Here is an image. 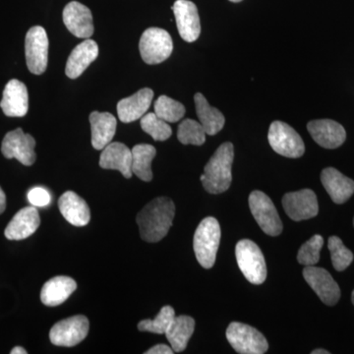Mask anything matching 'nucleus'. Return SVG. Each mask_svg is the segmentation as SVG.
Masks as SVG:
<instances>
[{
  "mask_svg": "<svg viewBox=\"0 0 354 354\" xmlns=\"http://www.w3.org/2000/svg\"><path fill=\"white\" fill-rule=\"evenodd\" d=\"M176 215V206L169 198L158 197L147 204L137 216L140 236L155 243L169 234Z\"/></svg>",
  "mask_w": 354,
  "mask_h": 354,
  "instance_id": "1",
  "label": "nucleus"
},
{
  "mask_svg": "<svg viewBox=\"0 0 354 354\" xmlns=\"http://www.w3.org/2000/svg\"><path fill=\"white\" fill-rule=\"evenodd\" d=\"M234 148L230 142L223 143L205 165L201 181L205 189L211 194L225 192L232 184V167L234 162Z\"/></svg>",
  "mask_w": 354,
  "mask_h": 354,
  "instance_id": "2",
  "label": "nucleus"
},
{
  "mask_svg": "<svg viewBox=\"0 0 354 354\" xmlns=\"http://www.w3.org/2000/svg\"><path fill=\"white\" fill-rule=\"evenodd\" d=\"M221 236L220 223L213 216L204 218L195 232L193 241L195 255L205 269H211L215 265Z\"/></svg>",
  "mask_w": 354,
  "mask_h": 354,
  "instance_id": "3",
  "label": "nucleus"
},
{
  "mask_svg": "<svg viewBox=\"0 0 354 354\" xmlns=\"http://www.w3.org/2000/svg\"><path fill=\"white\" fill-rule=\"evenodd\" d=\"M239 269L253 285H261L267 278V266L259 246L249 239H242L235 247Z\"/></svg>",
  "mask_w": 354,
  "mask_h": 354,
  "instance_id": "4",
  "label": "nucleus"
},
{
  "mask_svg": "<svg viewBox=\"0 0 354 354\" xmlns=\"http://www.w3.org/2000/svg\"><path fill=\"white\" fill-rule=\"evenodd\" d=\"M140 55L147 64H158L171 57L174 43L171 35L160 28H149L139 43Z\"/></svg>",
  "mask_w": 354,
  "mask_h": 354,
  "instance_id": "5",
  "label": "nucleus"
},
{
  "mask_svg": "<svg viewBox=\"0 0 354 354\" xmlns=\"http://www.w3.org/2000/svg\"><path fill=\"white\" fill-rule=\"evenodd\" d=\"M227 339L234 351L241 354H263L269 348L264 335L246 324L230 323L227 330Z\"/></svg>",
  "mask_w": 354,
  "mask_h": 354,
  "instance_id": "6",
  "label": "nucleus"
},
{
  "mask_svg": "<svg viewBox=\"0 0 354 354\" xmlns=\"http://www.w3.org/2000/svg\"><path fill=\"white\" fill-rule=\"evenodd\" d=\"M268 139L272 150L279 155L290 158L304 156V140L292 127L285 122L274 121L270 127Z\"/></svg>",
  "mask_w": 354,
  "mask_h": 354,
  "instance_id": "7",
  "label": "nucleus"
},
{
  "mask_svg": "<svg viewBox=\"0 0 354 354\" xmlns=\"http://www.w3.org/2000/svg\"><path fill=\"white\" fill-rule=\"evenodd\" d=\"M251 213L263 232L271 236H278L283 232V223L271 198L262 191H253L249 196Z\"/></svg>",
  "mask_w": 354,
  "mask_h": 354,
  "instance_id": "8",
  "label": "nucleus"
},
{
  "mask_svg": "<svg viewBox=\"0 0 354 354\" xmlns=\"http://www.w3.org/2000/svg\"><path fill=\"white\" fill-rule=\"evenodd\" d=\"M25 53L28 69L31 73L43 74L48 67V38L41 26H35L26 35Z\"/></svg>",
  "mask_w": 354,
  "mask_h": 354,
  "instance_id": "9",
  "label": "nucleus"
},
{
  "mask_svg": "<svg viewBox=\"0 0 354 354\" xmlns=\"http://www.w3.org/2000/svg\"><path fill=\"white\" fill-rule=\"evenodd\" d=\"M88 327L87 317L76 315L64 319L51 328L50 342L57 346H75L87 337Z\"/></svg>",
  "mask_w": 354,
  "mask_h": 354,
  "instance_id": "10",
  "label": "nucleus"
},
{
  "mask_svg": "<svg viewBox=\"0 0 354 354\" xmlns=\"http://www.w3.org/2000/svg\"><path fill=\"white\" fill-rule=\"evenodd\" d=\"M35 147L36 141L32 135L26 134L21 128H17L4 137L1 152L6 158H16L21 164L30 167L36 162Z\"/></svg>",
  "mask_w": 354,
  "mask_h": 354,
  "instance_id": "11",
  "label": "nucleus"
},
{
  "mask_svg": "<svg viewBox=\"0 0 354 354\" xmlns=\"http://www.w3.org/2000/svg\"><path fill=\"white\" fill-rule=\"evenodd\" d=\"M304 277L323 304L334 306L339 302L341 290L327 270L316 266H306L304 270Z\"/></svg>",
  "mask_w": 354,
  "mask_h": 354,
  "instance_id": "12",
  "label": "nucleus"
},
{
  "mask_svg": "<svg viewBox=\"0 0 354 354\" xmlns=\"http://www.w3.org/2000/svg\"><path fill=\"white\" fill-rule=\"evenodd\" d=\"M283 206L291 220L301 221L318 215V200L314 191L302 189L286 193L283 198Z\"/></svg>",
  "mask_w": 354,
  "mask_h": 354,
  "instance_id": "13",
  "label": "nucleus"
},
{
  "mask_svg": "<svg viewBox=\"0 0 354 354\" xmlns=\"http://www.w3.org/2000/svg\"><path fill=\"white\" fill-rule=\"evenodd\" d=\"M177 29L181 38L193 43L201 34V23L197 6L190 0H176L172 6Z\"/></svg>",
  "mask_w": 354,
  "mask_h": 354,
  "instance_id": "14",
  "label": "nucleus"
},
{
  "mask_svg": "<svg viewBox=\"0 0 354 354\" xmlns=\"http://www.w3.org/2000/svg\"><path fill=\"white\" fill-rule=\"evenodd\" d=\"M64 22L68 31L77 38L88 39L94 34L92 12L80 2L71 1L65 6Z\"/></svg>",
  "mask_w": 354,
  "mask_h": 354,
  "instance_id": "15",
  "label": "nucleus"
},
{
  "mask_svg": "<svg viewBox=\"0 0 354 354\" xmlns=\"http://www.w3.org/2000/svg\"><path fill=\"white\" fill-rule=\"evenodd\" d=\"M307 129L314 141L326 149L339 148L346 139L344 127L332 120L310 121Z\"/></svg>",
  "mask_w": 354,
  "mask_h": 354,
  "instance_id": "16",
  "label": "nucleus"
},
{
  "mask_svg": "<svg viewBox=\"0 0 354 354\" xmlns=\"http://www.w3.org/2000/svg\"><path fill=\"white\" fill-rule=\"evenodd\" d=\"M0 108L9 118H22L29 109V95L24 83L12 79L4 88Z\"/></svg>",
  "mask_w": 354,
  "mask_h": 354,
  "instance_id": "17",
  "label": "nucleus"
},
{
  "mask_svg": "<svg viewBox=\"0 0 354 354\" xmlns=\"http://www.w3.org/2000/svg\"><path fill=\"white\" fill-rule=\"evenodd\" d=\"M41 223L36 207L21 209L8 223L4 235L9 241H23L37 232Z\"/></svg>",
  "mask_w": 354,
  "mask_h": 354,
  "instance_id": "18",
  "label": "nucleus"
},
{
  "mask_svg": "<svg viewBox=\"0 0 354 354\" xmlns=\"http://www.w3.org/2000/svg\"><path fill=\"white\" fill-rule=\"evenodd\" d=\"M100 167L104 169H114L121 172L125 178L132 176V151L120 142L109 143L102 150Z\"/></svg>",
  "mask_w": 354,
  "mask_h": 354,
  "instance_id": "19",
  "label": "nucleus"
},
{
  "mask_svg": "<svg viewBox=\"0 0 354 354\" xmlns=\"http://www.w3.org/2000/svg\"><path fill=\"white\" fill-rule=\"evenodd\" d=\"M153 97V91L149 88H144L131 97L121 100L118 104L120 120L124 123H130L143 118L150 109Z\"/></svg>",
  "mask_w": 354,
  "mask_h": 354,
  "instance_id": "20",
  "label": "nucleus"
},
{
  "mask_svg": "<svg viewBox=\"0 0 354 354\" xmlns=\"http://www.w3.org/2000/svg\"><path fill=\"white\" fill-rule=\"evenodd\" d=\"M321 181L330 199L335 204H344L353 196L354 193V181L334 169L327 167L321 174Z\"/></svg>",
  "mask_w": 354,
  "mask_h": 354,
  "instance_id": "21",
  "label": "nucleus"
},
{
  "mask_svg": "<svg viewBox=\"0 0 354 354\" xmlns=\"http://www.w3.org/2000/svg\"><path fill=\"white\" fill-rule=\"evenodd\" d=\"M99 55V46L92 39H86L78 44L67 60L65 73L70 79H76L84 73Z\"/></svg>",
  "mask_w": 354,
  "mask_h": 354,
  "instance_id": "22",
  "label": "nucleus"
},
{
  "mask_svg": "<svg viewBox=\"0 0 354 354\" xmlns=\"http://www.w3.org/2000/svg\"><path fill=\"white\" fill-rule=\"evenodd\" d=\"M58 207L70 225L84 227L90 221L91 212L87 203L73 191H67L59 198Z\"/></svg>",
  "mask_w": 354,
  "mask_h": 354,
  "instance_id": "23",
  "label": "nucleus"
},
{
  "mask_svg": "<svg viewBox=\"0 0 354 354\" xmlns=\"http://www.w3.org/2000/svg\"><path fill=\"white\" fill-rule=\"evenodd\" d=\"M92 145L95 150H104L113 141L116 131V118L109 113L93 111L90 114Z\"/></svg>",
  "mask_w": 354,
  "mask_h": 354,
  "instance_id": "24",
  "label": "nucleus"
},
{
  "mask_svg": "<svg viewBox=\"0 0 354 354\" xmlns=\"http://www.w3.org/2000/svg\"><path fill=\"white\" fill-rule=\"evenodd\" d=\"M77 283L69 277L59 276L44 283L41 291V302L46 306H58L68 299L76 290Z\"/></svg>",
  "mask_w": 354,
  "mask_h": 354,
  "instance_id": "25",
  "label": "nucleus"
},
{
  "mask_svg": "<svg viewBox=\"0 0 354 354\" xmlns=\"http://www.w3.org/2000/svg\"><path fill=\"white\" fill-rule=\"evenodd\" d=\"M194 329L195 321L192 317L181 315L174 319L165 335L174 353L185 351Z\"/></svg>",
  "mask_w": 354,
  "mask_h": 354,
  "instance_id": "26",
  "label": "nucleus"
},
{
  "mask_svg": "<svg viewBox=\"0 0 354 354\" xmlns=\"http://www.w3.org/2000/svg\"><path fill=\"white\" fill-rule=\"evenodd\" d=\"M195 106H196V113L199 122L201 123L206 134H218V132L225 127V116L218 111V109L209 106L206 97L197 93L194 95Z\"/></svg>",
  "mask_w": 354,
  "mask_h": 354,
  "instance_id": "27",
  "label": "nucleus"
},
{
  "mask_svg": "<svg viewBox=\"0 0 354 354\" xmlns=\"http://www.w3.org/2000/svg\"><path fill=\"white\" fill-rule=\"evenodd\" d=\"M131 151L133 174L146 183L152 180V162L157 155L155 147L149 144H139Z\"/></svg>",
  "mask_w": 354,
  "mask_h": 354,
  "instance_id": "28",
  "label": "nucleus"
},
{
  "mask_svg": "<svg viewBox=\"0 0 354 354\" xmlns=\"http://www.w3.org/2000/svg\"><path fill=\"white\" fill-rule=\"evenodd\" d=\"M177 138L183 145L202 146L206 142V132L201 123L196 120H185L178 127Z\"/></svg>",
  "mask_w": 354,
  "mask_h": 354,
  "instance_id": "29",
  "label": "nucleus"
},
{
  "mask_svg": "<svg viewBox=\"0 0 354 354\" xmlns=\"http://www.w3.org/2000/svg\"><path fill=\"white\" fill-rule=\"evenodd\" d=\"M185 108L181 102L167 95H160L155 102V113L167 123H176L183 118Z\"/></svg>",
  "mask_w": 354,
  "mask_h": 354,
  "instance_id": "30",
  "label": "nucleus"
},
{
  "mask_svg": "<svg viewBox=\"0 0 354 354\" xmlns=\"http://www.w3.org/2000/svg\"><path fill=\"white\" fill-rule=\"evenodd\" d=\"M176 318V312L171 306H165L160 309V313L153 320H143L138 324V329L141 332L153 333V334L164 335L169 329L174 319Z\"/></svg>",
  "mask_w": 354,
  "mask_h": 354,
  "instance_id": "31",
  "label": "nucleus"
},
{
  "mask_svg": "<svg viewBox=\"0 0 354 354\" xmlns=\"http://www.w3.org/2000/svg\"><path fill=\"white\" fill-rule=\"evenodd\" d=\"M141 127L155 141H165L172 134L171 128L167 121L158 118L155 113H147L141 118Z\"/></svg>",
  "mask_w": 354,
  "mask_h": 354,
  "instance_id": "32",
  "label": "nucleus"
},
{
  "mask_svg": "<svg viewBox=\"0 0 354 354\" xmlns=\"http://www.w3.org/2000/svg\"><path fill=\"white\" fill-rule=\"evenodd\" d=\"M328 248L330 252L333 266L337 271H344L353 263V252L344 245L339 237L330 236L328 241Z\"/></svg>",
  "mask_w": 354,
  "mask_h": 354,
  "instance_id": "33",
  "label": "nucleus"
},
{
  "mask_svg": "<svg viewBox=\"0 0 354 354\" xmlns=\"http://www.w3.org/2000/svg\"><path fill=\"white\" fill-rule=\"evenodd\" d=\"M323 245L324 239L321 235L312 236L298 251L297 260L299 264L315 266L320 260V251Z\"/></svg>",
  "mask_w": 354,
  "mask_h": 354,
  "instance_id": "34",
  "label": "nucleus"
},
{
  "mask_svg": "<svg viewBox=\"0 0 354 354\" xmlns=\"http://www.w3.org/2000/svg\"><path fill=\"white\" fill-rule=\"evenodd\" d=\"M50 195L43 187H35L28 193V200L34 207H46L50 203Z\"/></svg>",
  "mask_w": 354,
  "mask_h": 354,
  "instance_id": "35",
  "label": "nucleus"
},
{
  "mask_svg": "<svg viewBox=\"0 0 354 354\" xmlns=\"http://www.w3.org/2000/svg\"><path fill=\"white\" fill-rule=\"evenodd\" d=\"M174 353L171 346H167V344H157L145 351V354H172Z\"/></svg>",
  "mask_w": 354,
  "mask_h": 354,
  "instance_id": "36",
  "label": "nucleus"
},
{
  "mask_svg": "<svg viewBox=\"0 0 354 354\" xmlns=\"http://www.w3.org/2000/svg\"><path fill=\"white\" fill-rule=\"evenodd\" d=\"M6 193L0 187V215L6 211Z\"/></svg>",
  "mask_w": 354,
  "mask_h": 354,
  "instance_id": "37",
  "label": "nucleus"
},
{
  "mask_svg": "<svg viewBox=\"0 0 354 354\" xmlns=\"http://www.w3.org/2000/svg\"><path fill=\"white\" fill-rule=\"evenodd\" d=\"M27 351H25V348H21V346H16L14 348L12 351H11V354H26Z\"/></svg>",
  "mask_w": 354,
  "mask_h": 354,
  "instance_id": "38",
  "label": "nucleus"
},
{
  "mask_svg": "<svg viewBox=\"0 0 354 354\" xmlns=\"http://www.w3.org/2000/svg\"><path fill=\"white\" fill-rule=\"evenodd\" d=\"M311 354H330L329 351H325V349H315L312 351Z\"/></svg>",
  "mask_w": 354,
  "mask_h": 354,
  "instance_id": "39",
  "label": "nucleus"
},
{
  "mask_svg": "<svg viewBox=\"0 0 354 354\" xmlns=\"http://www.w3.org/2000/svg\"><path fill=\"white\" fill-rule=\"evenodd\" d=\"M351 300H353V304L354 305V290L353 291V295H351Z\"/></svg>",
  "mask_w": 354,
  "mask_h": 354,
  "instance_id": "40",
  "label": "nucleus"
},
{
  "mask_svg": "<svg viewBox=\"0 0 354 354\" xmlns=\"http://www.w3.org/2000/svg\"><path fill=\"white\" fill-rule=\"evenodd\" d=\"M230 1H232V2H241V1H242V0H230Z\"/></svg>",
  "mask_w": 354,
  "mask_h": 354,
  "instance_id": "41",
  "label": "nucleus"
},
{
  "mask_svg": "<svg viewBox=\"0 0 354 354\" xmlns=\"http://www.w3.org/2000/svg\"><path fill=\"white\" fill-rule=\"evenodd\" d=\"M353 225H354V218H353Z\"/></svg>",
  "mask_w": 354,
  "mask_h": 354,
  "instance_id": "42",
  "label": "nucleus"
}]
</instances>
